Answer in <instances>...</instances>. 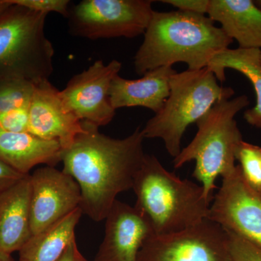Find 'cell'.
Returning a JSON list of instances; mask_svg holds the SVG:
<instances>
[{"mask_svg": "<svg viewBox=\"0 0 261 261\" xmlns=\"http://www.w3.org/2000/svg\"><path fill=\"white\" fill-rule=\"evenodd\" d=\"M80 134L63 150V171L78 184L80 207L94 221L106 219L117 196L132 190L146 154L140 127L123 139L99 133L98 127L84 123Z\"/></svg>", "mask_w": 261, "mask_h": 261, "instance_id": "1", "label": "cell"}, {"mask_svg": "<svg viewBox=\"0 0 261 261\" xmlns=\"http://www.w3.org/2000/svg\"><path fill=\"white\" fill-rule=\"evenodd\" d=\"M214 23L199 13L154 10L134 58L136 72L144 75L177 63H186L190 70L207 68L215 55L233 41Z\"/></svg>", "mask_w": 261, "mask_h": 261, "instance_id": "2", "label": "cell"}, {"mask_svg": "<svg viewBox=\"0 0 261 261\" xmlns=\"http://www.w3.org/2000/svg\"><path fill=\"white\" fill-rule=\"evenodd\" d=\"M132 190L154 234L182 231L207 219L212 200L203 187L170 172L152 154H146Z\"/></svg>", "mask_w": 261, "mask_h": 261, "instance_id": "3", "label": "cell"}, {"mask_svg": "<svg viewBox=\"0 0 261 261\" xmlns=\"http://www.w3.org/2000/svg\"><path fill=\"white\" fill-rule=\"evenodd\" d=\"M250 105L247 96L219 101L196 123L197 132L192 142L173 159L175 168L195 162L193 176L213 200L216 182L236 168V152L243 141L235 117Z\"/></svg>", "mask_w": 261, "mask_h": 261, "instance_id": "4", "label": "cell"}, {"mask_svg": "<svg viewBox=\"0 0 261 261\" xmlns=\"http://www.w3.org/2000/svg\"><path fill=\"white\" fill-rule=\"evenodd\" d=\"M234 90L220 85L207 68L175 73L170 80V94L159 113L142 129L145 139H161L173 159L181 150L187 128L196 123L214 105L232 98Z\"/></svg>", "mask_w": 261, "mask_h": 261, "instance_id": "5", "label": "cell"}, {"mask_svg": "<svg viewBox=\"0 0 261 261\" xmlns=\"http://www.w3.org/2000/svg\"><path fill=\"white\" fill-rule=\"evenodd\" d=\"M47 15L12 4L0 16V80H49L55 51L44 32Z\"/></svg>", "mask_w": 261, "mask_h": 261, "instance_id": "6", "label": "cell"}, {"mask_svg": "<svg viewBox=\"0 0 261 261\" xmlns=\"http://www.w3.org/2000/svg\"><path fill=\"white\" fill-rule=\"evenodd\" d=\"M150 0H83L70 10V32L89 39L145 34L154 10Z\"/></svg>", "mask_w": 261, "mask_h": 261, "instance_id": "7", "label": "cell"}, {"mask_svg": "<svg viewBox=\"0 0 261 261\" xmlns=\"http://www.w3.org/2000/svg\"><path fill=\"white\" fill-rule=\"evenodd\" d=\"M138 261H228V233L205 219L177 232L153 234L141 249Z\"/></svg>", "mask_w": 261, "mask_h": 261, "instance_id": "8", "label": "cell"}, {"mask_svg": "<svg viewBox=\"0 0 261 261\" xmlns=\"http://www.w3.org/2000/svg\"><path fill=\"white\" fill-rule=\"evenodd\" d=\"M207 219L261 247V194L245 181L240 166L223 176Z\"/></svg>", "mask_w": 261, "mask_h": 261, "instance_id": "9", "label": "cell"}, {"mask_svg": "<svg viewBox=\"0 0 261 261\" xmlns=\"http://www.w3.org/2000/svg\"><path fill=\"white\" fill-rule=\"evenodd\" d=\"M121 68L122 63L116 60L106 65L97 61L74 75L60 91L65 109L80 121L98 128L111 123L116 110L110 100V88Z\"/></svg>", "mask_w": 261, "mask_h": 261, "instance_id": "10", "label": "cell"}, {"mask_svg": "<svg viewBox=\"0 0 261 261\" xmlns=\"http://www.w3.org/2000/svg\"><path fill=\"white\" fill-rule=\"evenodd\" d=\"M31 227L33 235L46 231L80 207L81 190L69 175L51 166L30 174Z\"/></svg>", "mask_w": 261, "mask_h": 261, "instance_id": "11", "label": "cell"}, {"mask_svg": "<svg viewBox=\"0 0 261 261\" xmlns=\"http://www.w3.org/2000/svg\"><path fill=\"white\" fill-rule=\"evenodd\" d=\"M105 220V236L94 261H138L144 244L154 234L145 214L116 200Z\"/></svg>", "mask_w": 261, "mask_h": 261, "instance_id": "12", "label": "cell"}, {"mask_svg": "<svg viewBox=\"0 0 261 261\" xmlns=\"http://www.w3.org/2000/svg\"><path fill=\"white\" fill-rule=\"evenodd\" d=\"M85 130L83 122L65 109L60 90L49 80L36 84L29 108V133L58 141L64 150Z\"/></svg>", "mask_w": 261, "mask_h": 261, "instance_id": "13", "label": "cell"}, {"mask_svg": "<svg viewBox=\"0 0 261 261\" xmlns=\"http://www.w3.org/2000/svg\"><path fill=\"white\" fill-rule=\"evenodd\" d=\"M176 70L173 66H164L149 70L138 80L113 79L110 88V100L115 110L123 108L142 107L158 113L170 94V80Z\"/></svg>", "mask_w": 261, "mask_h": 261, "instance_id": "14", "label": "cell"}, {"mask_svg": "<svg viewBox=\"0 0 261 261\" xmlns=\"http://www.w3.org/2000/svg\"><path fill=\"white\" fill-rule=\"evenodd\" d=\"M30 174L0 192V252L19 251L32 238Z\"/></svg>", "mask_w": 261, "mask_h": 261, "instance_id": "15", "label": "cell"}, {"mask_svg": "<svg viewBox=\"0 0 261 261\" xmlns=\"http://www.w3.org/2000/svg\"><path fill=\"white\" fill-rule=\"evenodd\" d=\"M63 148L58 141L47 140L29 132L0 130V160L23 175L39 165L55 167L61 162Z\"/></svg>", "mask_w": 261, "mask_h": 261, "instance_id": "16", "label": "cell"}, {"mask_svg": "<svg viewBox=\"0 0 261 261\" xmlns=\"http://www.w3.org/2000/svg\"><path fill=\"white\" fill-rule=\"evenodd\" d=\"M207 14L243 49H261V9L252 0H210Z\"/></svg>", "mask_w": 261, "mask_h": 261, "instance_id": "17", "label": "cell"}, {"mask_svg": "<svg viewBox=\"0 0 261 261\" xmlns=\"http://www.w3.org/2000/svg\"><path fill=\"white\" fill-rule=\"evenodd\" d=\"M261 49H228L215 55L207 68L218 81L226 80V69L240 72L250 81L256 96V104L244 113V118L250 126L261 129Z\"/></svg>", "mask_w": 261, "mask_h": 261, "instance_id": "18", "label": "cell"}, {"mask_svg": "<svg viewBox=\"0 0 261 261\" xmlns=\"http://www.w3.org/2000/svg\"><path fill=\"white\" fill-rule=\"evenodd\" d=\"M82 214L79 207L46 231L33 235L19 250V261L58 260L75 240V228Z\"/></svg>", "mask_w": 261, "mask_h": 261, "instance_id": "19", "label": "cell"}, {"mask_svg": "<svg viewBox=\"0 0 261 261\" xmlns=\"http://www.w3.org/2000/svg\"><path fill=\"white\" fill-rule=\"evenodd\" d=\"M35 86L23 79L0 80V114L13 110L29 109Z\"/></svg>", "mask_w": 261, "mask_h": 261, "instance_id": "20", "label": "cell"}, {"mask_svg": "<svg viewBox=\"0 0 261 261\" xmlns=\"http://www.w3.org/2000/svg\"><path fill=\"white\" fill-rule=\"evenodd\" d=\"M236 161L245 181L261 194V147L243 140L237 149Z\"/></svg>", "mask_w": 261, "mask_h": 261, "instance_id": "21", "label": "cell"}, {"mask_svg": "<svg viewBox=\"0 0 261 261\" xmlns=\"http://www.w3.org/2000/svg\"><path fill=\"white\" fill-rule=\"evenodd\" d=\"M226 231L228 237V261H261V247L235 233Z\"/></svg>", "mask_w": 261, "mask_h": 261, "instance_id": "22", "label": "cell"}, {"mask_svg": "<svg viewBox=\"0 0 261 261\" xmlns=\"http://www.w3.org/2000/svg\"><path fill=\"white\" fill-rule=\"evenodd\" d=\"M13 5L47 15L51 12L65 17L69 15L70 1L68 0H10Z\"/></svg>", "mask_w": 261, "mask_h": 261, "instance_id": "23", "label": "cell"}, {"mask_svg": "<svg viewBox=\"0 0 261 261\" xmlns=\"http://www.w3.org/2000/svg\"><path fill=\"white\" fill-rule=\"evenodd\" d=\"M29 109L13 110L0 114V129L13 133L29 132Z\"/></svg>", "mask_w": 261, "mask_h": 261, "instance_id": "24", "label": "cell"}, {"mask_svg": "<svg viewBox=\"0 0 261 261\" xmlns=\"http://www.w3.org/2000/svg\"><path fill=\"white\" fill-rule=\"evenodd\" d=\"M162 3L171 5L178 10L190 13L207 14L210 0H162Z\"/></svg>", "mask_w": 261, "mask_h": 261, "instance_id": "25", "label": "cell"}, {"mask_svg": "<svg viewBox=\"0 0 261 261\" xmlns=\"http://www.w3.org/2000/svg\"><path fill=\"white\" fill-rule=\"evenodd\" d=\"M25 176L27 175L21 174L0 160V192L13 186Z\"/></svg>", "mask_w": 261, "mask_h": 261, "instance_id": "26", "label": "cell"}, {"mask_svg": "<svg viewBox=\"0 0 261 261\" xmlns=\"http://www.w3.org/2000/svg\"><path fill=\"white\" fill-rule=\"evenodd\" d=\"M57 261H88L85 257L82 255L76 240H74L70 243V245L65 249V251L62 254L61 257Z\"/></svg>", "mask_w": 261, "mask_h": 261, "instance_id": "27", "label": "cell"}, {"mask_svg": "<svg viewBox=\"0 0 261 261\" xmlns=\"http://www.w3.org/2000/svg\"><path fill=\"white\" fill-rule=\"evenodd\" d=\"M10 0H0V16L11 6Z\"/></svg>", "mask_w": 261, "mask_h": 261, "instance_id": "28", "label": "cell"}, {"mask_svg": "<svg viewBox=\"0 0 261 261\" xmlns=\"http://www.w3.org/2000/svg\"><path fill=\"white\" fill-rule=\"evenodd\" d=\"M0 261H14L11 254L0 252Z\"/></svg>", "mask_w": 261, "mask_h": 261, "instance_id": "29", "label": "cell"}, {"mask_svg": "<svg viewBox=\"0 0 261 261\" xmlns=\"http://www.w3.org/2000/svg\"><path fill=\"white\" fill-rule=\"evenodd\" d=\"M254 2H255V5L261 9V0H255V1Z\"/></svg>", "mask_w": 261, "mask_h": 261, "instance_id": "30", "label": "cell"}, {"mask_svg": "<svg viewBox=\"0 0 261 261\" xmlns=\"http://www.w3.org/2000/svg\"><path fill=\"white\" fill-rule=\"evenodd\" d=\"M260 58H261V53H260Z\"/></svg>", "mask_w": 261, "mask_h": 261, "instance_id": "31", "label": "cell"}, {"mask_svg": "<svg viewBox=\"0 0 261 261\" xmlns=\"http://www.w3.org/2000/svg\"><path fill=\"white\" fill-rule=\"evenodd\" d=\"M0 130H1V129H0Z\"/></svg>", "mask_w": 261, "mask_h": 261, "instance_id": "32", "label": "cell"}]
</instances>
